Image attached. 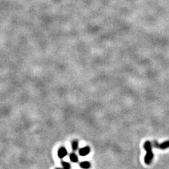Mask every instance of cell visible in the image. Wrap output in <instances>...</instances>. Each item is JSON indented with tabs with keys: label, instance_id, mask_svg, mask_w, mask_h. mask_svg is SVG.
<instances>
[{
	"label": "cell",
	"instance_id": "cell-1",
	"mask_svg": "<svg viewBox=\"0 0 169 169\" xmlns=\"http://www.w3.org/2000/svg\"><path fill=\"white\" fill-rule=\"evenodd\" d=\"M144 148L146 150V154L144 156V162L146 164L149 165L152 162L154 158V154L152 152V144L149 141H146L144 144Z\"/></svg>",
	"mask_w": 169,
	"mask_h": 169
},
{
	"label": "cell",
	"instance_id": "cell-2",
	"mask_svg": "<svg viewBox=\"0 0 169 169\" xmlns=\"http://www.w3.org/2000/svg\"><path fill=\"white\" fill-rule=\"evenodd\" d=\"M153 144L155 148H158V149H166L167 148H169V141H166L161 144H159L156 141H154Z\"/></svg>",
	"mask_w": 169,
	"mask_h": 169
},
{
	"label": "cell",
	"instance_id": "cell-3",
	"mask_svg": "<svg viewBox=\"0 0 169 169\" xmlns=\"http://www.w3.org/2000/svg\"><path fill=\"white\" fill-rule=\"evenodd\" d=\"M90 152V148L89 146H86L81 148V149H79V154L82 156H87V154H89V153Z\"/></svg>",
	"mask_w": 169,
	"mask_h": 169
},
{
	"label": "cell",
	"instance_id": "cell-4",
	"mask_svg": "<svg viewBox=\"0 0 169 169\" xmlns=\"http://www.w3.org/2000/svg\"><path fill=\"white\" fill-rule=\"evenodd\" d=\"M67 154V150H66V149L65 147H64V146L61 147V148L59 149V151H58V156L59 157V159L64 158Z\"/></svg>",
	"mask_w": 169,
	"mask_h": 169
},
{
	"label": "cell",
	"instance_id": "cell-5",
	"mask_svg": "<svg viewBox=\"0 0 169 169\" xmlns=\"http://www.w3.org/2000/svg\"><path fill=\"white\" fill-rule=\"evenodd\" d=\"M80 166L83 169H89L91 167V163L89 161H82L80 163Z\"/></svg>",
	"mask_w": 169,
	"mask_h": 169
},
{
	"label": "cell",
	"instance_id": "cell-6",
	"mask_svg": "<svg viewBox=\"0 0 169 169\" xmlns=\"http://www.w3.org/2000/svg\"><path fill=\"white\" fill-rule=\"evenodd\" d=\"M69 157H70V160L73 162V163H77V162H78V158L77 156V155L74 153V152H72L71 154L69 156Z\"/></svg>",
	"mask_w": 169,
	"mask_h": 169
},
{
	"label": "cell",
	"instance_id": "cell-7",
	"mask_svg": "<svg viewBox=\"0 0 169 169\" xmlns=\"http://www.w3.org/2000/svg\"><path fill=\"white\" fill-rule=\"evenodd\" d=\"M71 147L73 149V152L76 151L78 148V140H73L71 143Z\"/></svg>",
	"mask_w": 169,
	"mask_h": 169
},
{
	"label": "cell",
	"instance_id": "cell-8",
	"mask_svg": "<svg viewBox=\"0 0 169 169\" xmlns=\"http://www.w3.org/2000/svg\"><path fill=\"white\" fill-rule=\"evenodd\" d=\"M61 164L64 166V168H56V169H70V163H68V162H66V161H62Z\"/></svg>",
	"mask_w": 169,
	"mask_h": 169
}]
</instances>
